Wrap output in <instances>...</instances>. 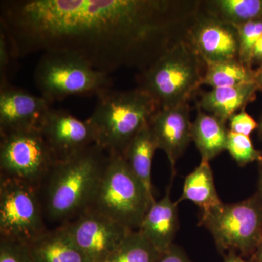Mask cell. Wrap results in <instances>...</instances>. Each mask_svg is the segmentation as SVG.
<instances>
[{
  "label": "cell",
  "instance_id": "obj_1",
  "mask_svg": "<svg viewBox=\"0 0 262 262\" xmlns=\"http://www.w3.org/2000/svg\"><path fill=\"white\" fill-rule=\"evenodd\" d=\"M200 0H3L0 30L13 58L60 52L110 75L140 73L187 42Z\"/></svg>",
  "mask_w": 262,
  "mask_h": 262
},
{
  "label": "cell",
  "instance_id": "obj_2",
  "mask_svg": "<svg viewBox=\"0 0 262 262\" xmlns=\"http://www.w3.org/2000/svg\"><path fill=\"white\" fill-rule=\"evenodd\" d=\"M110 155L94 144L56 161L39 187L46 221L63 225L92 203Z\"/></svg>",
  "mask_w": 262,
  "mask_h": 262
},
{
  "label": "cell",
  "instance_id": "obj_3",
  "mask_svg": "<svg viewBox=\"0 0 262 262\" xmlns=\"http://www.w3.org/2000/svg\"><path fill=\"white\" fill-rule=\"evenodd\" d=\"M96 96V106L87 119L94 130L95 144L108 155H123L159 108L138 87L128 91L108 89Z\"/></svg>",
  "mask_w": 262,
  "mask_h": 262
},
{
  "label": "cell",
  "instance_id": "obj_4",
  "mask_svg": "<svg viewBox=\"0 0 262 262\" xmlns=\"http://www.w3.org/2000/svg\"><path fill=\"white\" fill-rule=\"evenodd\" d=\"M205 63L192 46L179 42L144 72L138 74V88L159 108L188 103L203 84Z\"/></svg>",
  "mask_w": 262,
  "mask_h": 262
},
{
  "label": "cell",
  "instance_id": "obj_5",
  "mask_svg": "<svg viewBox=\"0 0 262 262\" xmlns=\"http://www.w3.org/2000/svg\"><path fill=\"white\" fill-rule=\"evenodd\" d=\"M155 201L133 173L123 155H110L89 208L135 231L139 229L150 206Z\"/></svg>",
  "mask_w": 262,
  "mask_h": 262
},
{
  "label": "cell",
  "instance_id": "obj_6",
  "mask_svg": "<svg viewBox=\"0 0 262 262\" xmlns=\"http://www.w3.org/2000/svg\"><path fill=\"white\" fill-rule=\"evenodd\" d=\"M200 225L211 232L215 246L226 255L253 256L262 241V200L257 192L238 203L201 212Z\"/></svg>",
  "mask_w": 262,
  "mask_h": 262
},
{
  "label": "cell",
  "instance_id": "obj_7",
  "mask_svg": "<svg viewBox=\"0 0 262 262\" xmlns=\"http://www.w3.org/2000/svg\"><path fill=\"white\" fill-rule=\"evenodd\" d=\"M34 80L42 97L51 103L71 96H97L113 84L110 75L95 70L80 57L60 52L42 53Z\"/></svg>",
  "mask_w": 262,
  "mask_h": 262
},
{
  "label": "cell",
  "instance_id": "obj_8",
  "mask_svg": "<svg viewBox=\"0 0 262 262\" xmlns=\"http://www.w3.org/2000/svg\"><path fill=\"white\" fill-rule=\"evenodd\" d=\"M48 229L38 188L0 176V238L29 245Z\"/></svg>",
  "mask_w": 262,
  "mask_h": 262
},
{
  "label": "cell",
  "instance_id": "obj_9",
  "mask_svg": "<svg viewBox=\"0 0 262 262\" xmlns=\"http://www.w3.org/2000/svg\"><path fill=\"white\" fill-rule=\"evenodd\" d=\"M56 160L39 128L0 135V176L38 188Z\"/></svg>",
  "mask_w": 262,
  "mask_h": 262
},
{
  "label": "cell",
  "instance_id": "obj_10",
  "mask_svg": "<svg viewBox=\"0 0 262 262\" xmlns=\"http://www.w3.org/2000/svg\"><path fill=\"white\" fill-rule=\"evenodd\" d=\"M59 226L90 262H102L134 231L91 208Z\"/></svg>",
  "mask_w": 262,
  "mask_h": 262
},
{
  "label": "cell",
  "instance_id": "obj_11",
  "mask_svg": "<svg viewBox=\"0 0 262 262\" xmlns=\"http://www.w3.org/2000/svg\"><path fill=\"white\" fill-rule=\"evenodd\" d=\"M187 42L206 66L239 59L236 27L206 13L200 5L188 33Z\"/></svg>",
  "mask_w": 262,
  "mask_h": 262
},
{
  "label": "cell",
  "instance_id": "obj_12",
  "mask_svg": "<svg viewBox=\"0 0 262 262\" xmlns=\"http://www.w3.org/2000/svg\"><path fill=\"white\" fill-rule=\"evenodd\" d=\"M39 129L56 161L95 144L94 130L87 120H81L66 110L50 108Z\"/></svg>",
  "mask_w": 262,
  "mask_h": 262
},
{
  "label": "cell",
  "instance_id": "obj_13",
  "mask_svg": "<svg viewBox=\"0 0 262 262\" xmlns=\"http://www.w3.org/2000/svg\"><path fill=\"white\" fill-rule=\"evenodd\" d=\"M149 125L158 149L163 150L168 157L173 178L177 160L192 141L189 103L158 108L150 118Z\"/></svg>",
  "mask_w": 262,
  "mask_h": 262
},
{
  "label": "cell",
  "instance_id": "obj_14",
  "mask_svg": "<svg viewBox=\"0 0 262 262\" xmlns=\"http://www.w3.org/2000/svg\"><path fill=\"white\" fill-rule=\"evenodd\" d=\"M51 103L11 84L0 88V135L39 128Z\"/></svg>",
  "mask_w": 262,
  "mask_h": 262
},
{
  "label": "cell",
  "instance_id": "obj_15",
  "mask_svg": "<svg viewBox=\"0 0 262 262\" xmlns=\"http://www.w3.org/2000/svg\"><path fill=\"white\" fill-rule=\"evenodd\" d=\"M170 187L171 184L163 198L150 206L138 229L160 253L173 246L179 227V203L170 198Z\"/></svg>",
  "mask_w": 262,
  "mask_h": 262
},
{
  "label": "cell",
  "instance_id": "obj_16",
  "mask_svg": "<svg viewBox=\"0 0 262 262\" xmlns=\"http://www.w3.org/2000/svg\"><path fill=\"white\" fill-rule=\"evenodd\" d=\"M258 91L254 82L234 87L214 88L202 94L198 108L227 123L232 115L245 110L256 100Z\"/></svg>",
  "mask_w": 262,
  "mask_h": 262
},
{
  "label": "cell",
  "instance_id": "obj_17",
  "mask_svg": "<svg viewBox=\"0 0 262 262\" xmlns=\"http://www.w3.org/2000/svg\"><path fill=\"white\" fill-rule=\"evenodd\" d=\"M28 246L34 262H90L61 226L48 229Z\"/></svg>",
  "mask_w": 262,
  "mask_h": 262
},
{
  "label": "cell",
  "instance_id": "obj_18",
  "mask_svg": "<svg viewBox=\"0 0 262 262\" xmlns=\"http://www.w3.org/2000/svg\"><path fill=\"white\" fill-rule=\"evenodd\" d=\"M225 122L198 108L192 122V138L203 161L210 162L227 149L229 130Z\"/></svg>",
  "mask_w": 262,
  "mask_h": 262
},
{
  "label": "cell",
  "instance_id": "obj_19",
  "mask_svg": "<svg viewBox=\"0 0 262 262\" xmlns=\"http://www.w3.org/2000/svg\"><path fill=\"white\" fill-rule=\"evenodd\" d=\"M158 146L148 122L133 139L123 155L133 173L153 200L155 198L151 183V167Z\"/></svg>",
  "mask_w": 262,
  "mask_h": 262
},
{
  "label": "cell",
  "instance_id": "obj_20",
  "mask_svg": "<svg viewBox=\"0 0 262 262\" xmlns=\"http://www.w3.org/2000/svg\"><path fill=\"white\" fill-rule=\"evenodd\" d=\"M190 201L199 206L202 212L218 206L222 202L217 194L214 178L209 162L203 161L186 177L178 203Z\"/></svg>",
  "mask_w": 262,
  "mask_h": 262
},
{
  "label": "cell",
  "instance_id": "obj_21",
  "mask_svg": "<svg viewBox=\"0 0 262 262\" xmlns=\"http://www.w3.org/2000/svg\"><path fill=\"white\" fill-rule=\"evenodd\" d=\"M202 10L234 27L262 18V0H201Z\"/></svg>",
  "mask_w": 262,
  "mask_h": 262
},
{
  "label": "cell",
  "instance_id": "obj_22",
  "mask_svg": "<svg viewBox=\"0 0 262 262\" xmlns=\"http://www.w3.org/2000/svg\"><path fill=\"white\" fill-rule=\"evenodd\" d=\"M255 70L239 59L206 66L203 84L214 88L234 87L254 82Z\"/></svg>",
  "mask_w": 262,
  "mask_h": 262
},
{
  "label": "cell",
  "instance_id": "obj_23",
  "mask_svg": "<svg viewBox=\"0 0 262 262\" xmlns=\"http://www.w3.org/2000/svg\"><path fill=\"white\" fill-rule=\"evenodd\" d=\"M160 255L151 243L135 230L102 262H156Z\"/></svg>",
  "mask_w": 262,
  "mask_h": 262
},
{
  "label": "cell",
  "instance_id": "obj_24",
  "mask_svg": "<svg viewBox=\"0 0 262 262\" xmlns=\"http://www.w3.org/2000/svg\"><path fill=\"white\" fill-rule=\"evenodd\" d=\"M226 150L241 167L253 162L262 161V151L255 149L250 136L234 134L229 130Z\"/></svg>",
  "mask_w": 262,
  "mask_h": 262
},
{
  "label": "cell",
  "instance_id": "obj_25",
  "mask_svg": "<svg viewBox=\"0 0 262 262\" xmlns=\"http://www.w3.org/2000/svg\"><path fill=\"white\" fill-rule=\"evenodd\" d=\"M236 29L238 33L239 60L248 67H252L251 57L253 48L262 36V18L241 24L236 27Z\"/></svg>",
  "mask_w": 262,
  "mask_h": 262
},
{
  "label": "cell",
  "instance_id": "obj_26",
  "mask_svg": "<svg viewBox=\"0 0 262 262\" xmlns=\"http://www.w3.org/2000/svg\"><path fill=\"white\" fill-rule=\"evenodd\" d=\"M0 262H34L27 244L0 238Z\"/></svg>",
  "mask_w": 262,
  "mask_h": 262
},
{
  "label": "cell",
  "instance_id": "obj_27",
  "mask_svg": "<svg viewBox=\"0 0 262 262\" xmlns=\"http://www.w3.org/2000/svg\"><path fill=\"white\" fill-rule=\"evenodd\" d=\"M231 132L250 136L253 130H257L258 122L245 110L234 114L229 119Z\"/></svg>",
  "mask_w": 262,
  "mask_h": 262
},
{
  "label": "cell",
  "instance_id": "obj_28",
  "mask_svg": "<svg viewBox=\"0 0 262 262\" xmlns=\"http://www.w3.org/2000/svg\"><path fill=\"white\" fill-rule=\"evenodd\" d=\"M13 58L4 32L0 30V88L10 84L7 77L10 59Z\"/></svg>",
  "mask_w": 262,
  "mask_h": 262
},
{
  "label": "cell",
  "instance_id": "obj_29",
  "mask_svg": "<svg viewBox=\"0 0 262 262\" xmlns=\"http://www.w3.org/2000/svg\"><path fill=\"white\" fill-rule=\"evenodd\" d=\"M156 262H192L184 251L176 245L160 253Z\"/></svg>",
  "mask_w": 262,
  "mask_h": 262
},
{
  "label": "cell",
  "instance_id": "obj_30",
  "mask_svg": "<svg viewBox=\"0 0 262 262\" xmlns=\"http://www.w3.org/2000/svg\"><path fill=\"white\" fill-rule=\"evenodd\" d=\"M251 63L253 64H262V36L255 45L251 57Z\"/></svg>",
  "mask_w": 262,
  "mask_h": 262
},
{
  "label": "cell",
  "instance_id": "obj_31",
  "mask_svg": "<svg viewBox=\"0 0 262 262\" xmlns=\"http://www.w3.org/2000/svg\"><path fill=\"white\" fill-rule=\"evenodd\" d=\"M224 262H254L252 260H246L234 253H229L228 254L225 255V261Z\"/></svg>",
  "mask_w": 262,
  "mask_h": 262
},
{
  "label": "cell",
  "instance_id": "obj_32",
  "mask_svg": "<svg viewBox=\"0 0 262 262\" xmlns=\"http://www.w3.org/2000/svg\"><path fill=\"white\" fill-rule=\"evenodd\" d=\"M254 82L257 84L259 91H262V64L255 70Z\"/></svg>",
  "mask_w": 262,
  "mask_h": 262
},
{
  "label": "cell",
  "instance_id": "obj_33",
  "mask_svg": "<svg viewBox=\"0 0 262 262\" xmlns=\"http://www.w3.org/2000/svg\"><path fill=\"white\" fill-rule=\"evenodd\" d=\"M250 259L254 262H262V241Z\"/></svg>",
  "mask_w": 262,
  "mask_h": 262
},
{
  "label": "cell",
  "instance_id": "obj_34",
  "mask_svg": "<svg viewBox=\"0 0 262 262\" xmlns=\"http://www.w3.org/2000/svg\"><path fill=\"white\" fill-rule=\"evenodd\" d=\"M258 163V191L260 198L262 200V161Z\"/></svg>",
  "mask_w": 262,
  "mask_h": 262
},
{
  "label": "cell",
  "instance_id": "obj_35",
  "mask_svg": "<svg viewBox=\"0 0 262 262\" xmlns=\"http://www.w3.org/2000/svg\"><path fill=\"white\" fill-rule=\"evenodd\" d=\"M258 137H259L260 140L262 141V113L261 115V117H260L259 121L258 122Z\"/></svg>",
  "mask_w": 262,
  "mask_h": 262
}]
</instances>
